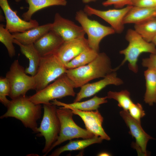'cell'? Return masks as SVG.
<instances>
[{
	"label": "cell",
	"instance_id": "cell-19",
	"mask_svg": "<svg viewBox=\"0 0 156 156\" xmlns=\"http://www.w3.org/2000/svg\"><path fill=\"white\" fill-rule=\"evenodd\" d=\"M13 42L19 47L21 53L29 60V65L25 69V73L34 76L38 69L41 57L35 48L34 44H23L15 39Z\"/></svg>",
	"mask_w": 156,
	"mask_h": 156
},
{
	"label": "cell",
	"instance_id": "cell-16",
	"mask_svg": "<svg viewBox=\"0 0 156 156\" xmlns=\"http://www.w3.org/2000/svg\"><path fill=\"white\" fill-rule=\"evenodd\" d=\"M123 83L122 80L117 77L116 71L113 72L100 80L92 83H88L82 86L74 102H79L84 98L92 96L109 85L119 86Z\"/></svg>",
	"mask_w": 156,
	"mask_h": 156
},
{
	"label": "cell",
	"instance_id": "cell-29",
	"mask_svg": "<svg viewBox=\"0 0 156 156\" xmlns=\"http://www.w3.org/2000/svg\"><path fill=\"white\" fill-rule=\"evenodd\" d=\"M11 92V86L9 81L6 77H0V101L7 107L10 101L6 97L9 96Z\"/></svg>",
	"mask_w": 156,
	"mask_h": 156
},
{
	"label": "cell",
	"instance_id": "cell-8",
	"mask_svg": "<svg viewBox=\"0 0 156 156\" xmlns=\"http://www.w3.org/2000/svg\"><path fill=\"white\" fill-rule=\"evenodd\" d=\"M25 70L18 60H15L6 74L5 77L9 80L11 86L9 96L12 99L25 96L30 90H36L34 76L27 75Z\"/></svg>",
	"mask_w": 156,
	"mask_h": 156
},
{
	"label": "cell",
	"instance_id": "cell-13",
	"mask_svg": "<svg viewBox=\"0 0 156 156\" xmlns=\"http://www.w3.org/2000/svg\"><path fill=\"white\" fill-rule=\"evenodd\" d=\"M66 108L71 109L73 114L79 116L83 120L86 129L94 136L100 137L103 140H110V138L102 127L103 118L98 109L95 111H85L70 107Z\"/></svg>",
	"mask_w": 156,
	"mask_h": 156
},
{
	"label": "cell",
	"instance_id": "cell-32",
	"mask_svg": "<svg viewBox=\"0 0 156 156\" xmlns=\"http://www.w3.org/2000/svg\"><path fill=\"white\" fill-rule=\"evenodd\" d=\"M142 65L143 67L153 70L156 72V52L151 53L149 57L142 60Z\"/></svg>",
	"mask_w": 156,
	"mask_h": 156
},
{
	"label": "cell",
	"instance_id": "cell-9",
	"mask_svg": "<svg viewBox=\"0 0 156 156\" xmlns=\"http://www.w3.org/2000/svg\"><path fill=\"white\" fill-rule=\"evenodd\" d=\"M75 18L88 35L89 47L98 52H99V44L102 40L115 33L111 27L105 26L96 20L90 19L83 10L77 11Z\"/></svg>",
	"mask_w": 156,
	"mask_h": 156
},
{
	"label": "cell",
	"instance_id": "cell-17",
	"mask_svg": "<svg viewBox=\"0 0 156 156\" xmlns=\"http://www.w3.org/2000/svg\"><path fill=\"white\" fill-rule=\"evenodd\" d=\"M63 39L55 33L50 30L34 43V46L41 57L55 54L63 43Z\"/></svg>",
	"mask_w": 156,
	"mask_h": 156
},
{
	"label": "cell",
	"instance_id": "cell-11",
	"mask_svg": "<svg viewBox=\"0 0 156 156\" xmlns=\"http://www.w3.org/2000/svg\"><path fill=\"white\" fill-rule=\"evenodd\" d=\"M0 6L6 19L5 28L12 33L22 32L39 26L36 20L27 21L21 19L10 7L8 0H0Z\"/></svg>",
	"mask_w": 156,
	"mask_h": 156
},
{
	"label": "cell",
	"instance_id": "cell-14",
	"mask_svg": "<svg viewBox=\"0 0 156 156\" xmlns=\"http://www.w3.org/2000/svg\"><path fill=\"white\" fill-rule=\"evenodd\" d=\"M120 114L129 127V133L135 139V148L138 152H141L142 155H147V144L149 140L153 138L144 130L141 126V122L133 118L128 111L123 110L120 112Z\"/></svg>",
	"mask_w": 156,
	"mask_h": 156
},
{
	"label": "cell",
	"instance_id": "cell-28",
	"mask_svg": "<svg viewBox=\"0 0 156 156\" xmlns=\"http://www.w3.org/2000/svg\"><path fill=\"white\" fill-rule=\"evenodd\" d=\"M2 24L0 25V41L6 48L8 55L10 57L16 55V51L13 45L14 39L12 34H11Z\"/></svg>",
	"mask_w": 156,
	"mask_h": 156
},
{
	"label": "cell",
	"instance_id": "cell-33",
	"mask_svg": "<svg viewBox=\"0 0 156 156\" xmlns=\"http://www.w3.org/2000/svg\"><path fill=\"white\" fill-rule=\"evenodd\" d=\"M132 5L142 7H156V4L152 0H131Z\"/></svg>",
	"mask_w": 156,
	"mask_h": 156
},
{
	"label": "cell",
	"instance_id": "cell-6",
	"mask_svg": "<svg viewBox=\"0 0 156 156\" xmlns=\"http://www.w3.org/2000/svg\"><path fill=\"white\" fill-rule=\"evenodd\" d=\"M67 70L64 64L55 54L41 57L37 72L34 76L36 92L46 87L65 73Z\"/></svg>",
	"mask_w": 156,
	"mask_h": 156
},
{
	"label": "cell",
	"instance_id": "cell-38",
	"mask_svg": "<svg viewBox=\"0 0 156 156\" xmlns=\"http://www.w3.org/2000/svg\"><path fill=\"white\" fill-rule=\"evenodd\" d=\"M156 4V0H152Z\"/></svg>",
	"mask_w": 156,
	"mask_h": 156
},
{
	"label": "cell",
	"instance_id": "cell-37",
	"mask_svg": "<svg viewBox=\"0 0 156 156\" xmlns=\"http://www.w3.org/2000/svg\"><path fill=\"white\" fill-rule=\"evenodd\" d=\"M22 0H15V1L16 2H18L21 1Z\"/></svg>",
	"mask_w": 156,
	"mask_h": 156
},
{
	"label": "cell",
	"instance_id": "cell-23",
	"mask_svg": "<svg viewBox=\"0 0 156 156\" xmlns=\"http://www.w3.org/2000/svg\"><path fill=\"white\" fill-rule=\"evenodd\" d=\"M103 140L100 137L94 136L92 138L83 140H70L65 145L56 149L49 156H59L65 151L82 150L92 144L101 143Z\"/></svg>",
	"mask_w": 156,
	"mask_h": 156
},
{
	"label": "cell",
	"instance_id": "cell-31",
	"mask_svg": "<svg viewBox=\"0 0 156 156\" xmlns=\"http://www.w3.org/2000/svg\"><path fill=\"white\" fill-rule=\"evenodd\" d=\"M102 4L105 6L113 5L114 7L118 8H122L126 5H132L131 0H106Z\"/></svg>",
	"mask_w": 156,
	"mask_h": 156
},
{
	"label": "cell",
	"instance_id": "cell-15",
	"mask_svg": "<svg viewBox=\"0 0 156 156\" xmlns=\"http://www.w3.org/2000/svg\"><path fill=\"white\" fill-rule=\"evenodd\" d=\"M89 48L88 40L84 36L64 41L55 54L65 65Z\"/></svg>",
	"mask_w": 156,
	"mask_h": 156
},
{
	"label": "cell",
	"instance_id": "cell-12",
	"mask_svg": "<svg viewBox=\"0 0 156 156\" xmlns=\"http://www.w3.org/2000/svg\"><path fill=\"white\" fill-rule=\"evenodd\" d=\"M51 30L60 36L64 41L85 36L86 34L81 26L63 17L58 13L55 15Z\"/></svg>",
	"mask_w": 156,
	"mask_h": 156
},
{
	"label": "cell",
	"instance_id": "cell-1",
	"mask_svg": "<svg viewBox=\"0 0 156 156\" xmlns=\"http://www.w3.org/2000/svg\"><path fill=\"white\" fill-rule=\"evenodd\" d=\"M117 70L112 68L109 57L104 53H99L95 58L87 65L67 69L66 73L73 82L75 88L81 87L90 81L104 77Z\"/></svg>",
	"mask_w": 156,
	"mask_h": 156
},
{
	"label": "cell",
	"instance_id": "cell-22",
	"mask_svg": "<svg viewBox=\"0 0 156 156\" xmlns=\"http://www.w3.org/2000/svg\"><path fill=\"white\" fill-rule=\"evenodd\" d=\"M28 4L27 11L22 15L23 19L28 21L31 19L33 15L42 9L53 6H65L66 0H25Z\"/></svg>",
	"mask_w": 156,
	"mask_h": 156
},
{
	"label": "cell",
	"instance_id": "cell-7",
	"mask_svg": "<svg viewBox=\"0 0 156 156\" xmlns=\"http://www.w3.org/2000/svg\"><path fill=\"white\" fill-rule=\"evenodd\" d=\"M57 115L60 124V133L57 141L50 148L49 153L54 147L68 140L81 138L83 139L94 136L86 129L79 126L73 119V113L70 109L63 107L57 109Z\"/></svg>",
	"mask_w": 156,
	"mask_h": 156
},
{
	"label": "cell",
	"instance_id": "cell-3",
	"mask_svg": "<svg viewBox=\"0 0 156 156\" xmlns=\"http://www.w3.org/2000/svg\"><path fill=\"white\" fill-rule=\"evenodd\" d=\"M125 38L129 44L126 48L120 51V53L124 55V58L116 68L118 69L127 61L129 69L136 73L138 71L137 63L140 55L144 53H156V46L152 42L145 40L134 29H128Z\"/></svg>",
	"mask_w": 156,
	"mask_h": 156
},
{
	"label": "cell",
	"instance_id": "cell-24",
	"mask_svg": "<svg viewBox=\"0 0 156 156\" xmlns=\"http://www.w3.org/2000/svg\"><path fill=\"white\" fill-rule=\"evenodd\" d=\"M146 91L144 100L149 105L156 103V72L148 69L144 72Z\"/></svg>",
	"mask_w": 156,
	"mask_h": 156
},
{
	"label": "cell",
	"instance_id": "cell-26",
	"mask_svg": "<svg viewBox=\"0 0 156 156\" xmlns=\"http://www.w3.org/2000/svg\"><path fill=\"white\" fill-rule=\"evenodd\" d=\"M134 30L146 41L152 42L156 36V18L135 24Z\"/></svg>",
	"mask_w": 156,
	"mask_h": 156
},
{
	"label": "cell",
	"instance_id": "cell-10",
	"mask_svg": "<svg viewBox=\"0 0 156 156\" xmlns=\"http://www.w3.org/2000/svg\"><path fill=\"white\" fill-rule=\"evenodd\" d=\"M133 6L127 5L120 9L102 10L86 5L83 10L88 15H95L101 18L111 25L115 33L120 34L124 28V18Z\"/></svg>",
	"mask_w": 156,
	"mask_h": 156
},
{
	"label": "cell",
	"instance_id": "cell-4",
	"mask_svg": "<svg viewBox=\"0 0 156 156\" xmlns=\"http://www.w3.org/2000/svg\"><path fill=\"white\" fill-rule=\"evenodd\" d=\"M74 88L73 82L65 73L51 84L29 97V99L36 104H50L51 103L50 101L55 99L75 96L76 93Z\"/></svg>",
	"mask_w": 156,
	"mask_h": 156
},
{
	"label": "cell",
	"instance_id": "cell-36",
	"mask_svg": "<svg viewBox=\"0 0 156 156\" xmlns=\"http://www.w3.org/2000/svg\"><path fill=\"white\" fill-rule=\"evenodd\" d=\"M152 42L156 46V36L154 37Z\"/></svg>",
	"mask_w": 156,
	"mask_h": 156
},
{
	"label": "cell",
	"instance_id": "cell-20",
	"mask_svg": "<svg viewBox=\"0 0 156 156\" xmlns=\"http://www.w3.org/2000/svg\"><path fill=\"white\" fill-rule=\"evenodd\" d=\"M52 23L33 28L22 32L12 33L14 38L23 44H34L45 34L50 31Z\"/></svg>",
	"mask_w": 156,
	"mask_h": 156
},
{
	"label": "cell",
	"instance_id": "cell-27",
	"mask_svg": "<svg viewBox=\"0 0 156 156\" xmlns=\"http://www.w3.org/2000/svg\"><path fill=\"white\" fill-rule=\"evenodd\" d=\"M108 99H113L118 102V105L123 110L128 111L133 103L130 97V93L127 90H122L116 92L109 91L107 93Z\"/></svg>",
	"mask_w": 156,
	"mask_h": 156
},
{
	"label": "cell",
	"instance_id": "cell-18",
	"mask_svg": "<svg viewBox=\"0 0 156 156\" xmlns=\"http://www.w3.org/2000/svg\"><path fill=\"white\" fill-rule=\"evenodd\" d=\"M156 18V7H142L133 6L123 21L124 24L140 23Z\"/></svg>",
	"mask_w": 156,
	"mask_h": 156
},
{
	"label": "cell",
	"instance_id": "cell-5",
	"mask_svg": "<svg viewBox=\"0 0 156 156\" xmlns=\"http://www.w3.org/2000/svg\"><path fill=\"white\" fill-rule=\"evenodd\" d=\"M44 114L40 127L36 133L43 136L45 144L42 153L46 156L53 144L57 141L60 133V124L57 115L56 106L52 104H43Z\"/></svg>",
	"mask_w": 156,
	"mask_h": 156
},
{
	"label": "cell",
	"instance_id": "cell-30",
	"mask_svg": "<svg viewBox=\"0 0 156 156\" xmlns=\"http://www.w3.org/2000/svg\"><path fill=\"white\" fill-rule=\"evenodd\" d=\"M130 115L134 119L141 122V119L145 115L141 104L133 103L128 111Z\"/></svg>",
	"mask_w": 156,
	"mask_h": 156
},
{
	"label": "cell",
	"instance_id": "cell-2",
	"mask_svg": "<svg viewBox=\"0 0 156 156\" xmlns=\"http://www.w3.org/2000/svg\"><path fill=\"white\" fill-rule=\"evenodd\" d=\"M7 107L6 112L0 116L1 119L15 118L20 120L25 127L36 133L37 121L41 115V104H34L25 96L12 99Z\"/></svg>",
	"mask_w": 156,
	"mask_h": 156
},
{
	"label": "cell",
	"instance_id": "cell-25",
	"mask_svg": "<svg viewBox=\"0 0 156 156\" xmlns=\"http://www.w3.org/2000/svg\"><path fill=\"white\" fill-rule=\"evenodd\" d=\"M99 53L90 48L65 64V66L67 69H69L86 65L94 60Z\"/></svg>",
	"mask_w": 156,
	"mask_h": 156
},
{
	"label": "cell",
	"instance_id": "cell-35",
	"mask_svg": "<svg viewBox=\"0 0 156 156\" xmlns=\"http://www.w3.org/2000/svg\"><path fill=\"white\" fill-rule=\"evenodd\" d=\"M98 0H82V2L84 3H88L91 2H95Z\"/></svg>",
	"mask_w": 156,
	"mask_h": 156
},
{
	"label": "cell",
	"instance_id": "cell-21",
	"mask_svg": "<svg viewBox=\"0 0 156 156\" xmlns=\"http://www.w3.org/2000/svg\"><path fill=\"white\" fill-rule=\"evenodd\" d=\"M107 96L100 97L96 95L92 98L85 101L74 102L71 103H65L58 101L56 99L53 100L51 103L56 106L64 107H71L83 111H89L98 109L100 105L107 102Z\"/></svg>",
	"mask_w": 156,
	"mask_h": 156
},
{
	"label": "cell",
	"instance_id": "cell-34",
	"mask_svg": "<svg viewBox=\"0 0 156 156\" xmlns=\"http://www.w3.org/2000/svg\"><path fill=\"white\" fill-rule=\"evenodd\" d=\"M98 155L99 156H110V155L108 153L103 152L100 153Z\"/></svg>",
	"mask_w": 156,
	"mask_h": 156
}]
</instances>
